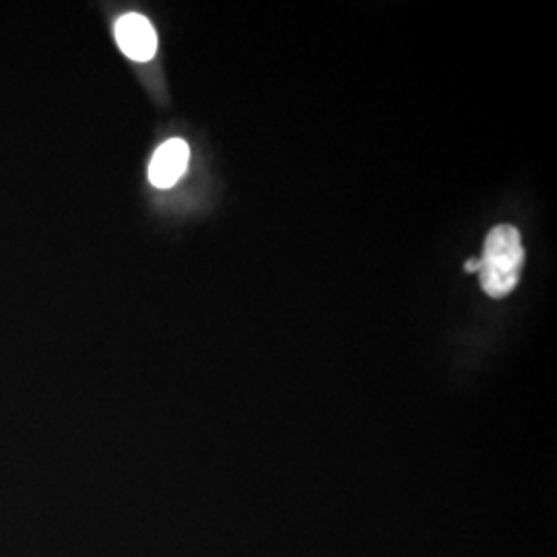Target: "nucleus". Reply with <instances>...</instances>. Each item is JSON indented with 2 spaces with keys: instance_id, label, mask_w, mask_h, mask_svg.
<instances>
[{
  "instance_id": "nucleus-1",
  "label": "nucleus",
  "mask_w": 557,
  "mask_h": 557,
  "mask_svg": "<svg viewBox=\"0 0 557 557\" xmlns=\"http://www.w3.org/2000/svg\"><path fill=\"white\" fill-rule=\"evenodd\" d=\"M479 262L481 287L490 298H506L508 294H512V289H517L524 264V248L517 227H494L487 234L483 259H479Z\"/></svg>"
},
{
  "instance_id": "nucleus-2",
  "label": "nucleus",
  "mask_w": 557,
  "mask_h": 557,
  "mask_svg": "<svg viewBox=\"0 0 557 557\" xmlns=\"http://www.w3.org/2000/svg\"><path fill=\"white\" fill-rule=\"evenodd\" d=\"M120 50L131 60L147 62L158 52V34L151 21L139 13H126L114 25Z\"/></svg>"
},
{
  "instance_id": "nucleus-3",
  "label": "nucleus",
  "mask_w": 557,
  "mask_h": 557,
  "mask_svg": "<svg viewBox=\"0 0 557 557\" xmlns=\"http://www.w3.org/2000/svg\"><path fill=\"white\" fill-rule=\"evenodd\" d=\"M190 160V149L186 140L170 139L160 145V149L153 153L149 163V182L156 188H172L178 182Z\"/></svg>"
},
{
  "instance_id": "nucleus-4",
  "label": "nucleus",
  "mask_w": 557,
  "mask_h": 557,
  "mask_svg": "<svg viewBox=\"0 0 557 557\" xmlns=\"http://www.w3.org/2000/svg\"><path fill=\"white\" fill-rule=\"evenodd\" d=\"M479 267H481L479 259H471L465 262V271H467V273H479Z\"/></svg>"
}]
</instances>
